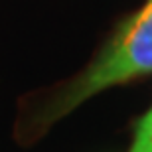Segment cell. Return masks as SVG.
I'll return each instance as SVG.
<instances>
[{"label": "cell", "mask_w": 152, "mask_h": 152, "mask_svg": "<svg viewBox=\"0 0 152 152\" xmlns=\"http://www.w3.org/2000/svg\"><path fill=\"white\" fill-rule=\"evenodd\" d=\"M129 152H152V109L138 121L134 140Z\"/></svg>", "instance_id": "cell-2"}, {"label": "cell", "mask_w": 152, "mask_h": 152, "mask_svg": "<svg viewBox=\"0 0 152 152\" xmlns=\"http://www.w3.org/2000/svg\"><path fill=\"white\" fill-rule=\"evenodd\" d=\"M146 73H152V0H148L144 8L121 28L95 65H91L89 71L63 97L57 115L75 109L79 103L107 87Z\"/></svg>", "instance_id": "cell-1"}]
</instances>
